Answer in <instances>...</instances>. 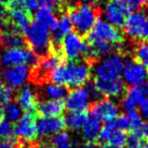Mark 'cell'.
Segmentation results:
<instances>
[{
	"label": "cell",
	"instance_id": "cell-1",
	"mask_svg": "<svg viewBox=\"0 0 148 148\" xmlns=\"http://www.w3.org/2000/svg\"><path fill=\"white\" fill-rule=\"evenodd\" d=\"M91 64L86 60L69 61L56 68L49 78L53 83L76 88L85 85L91 76Z\"/></svg>",
	"mask_w": 148,
	"mask_h": 148
},
{
	"label": "cell",
	"instance_id": "cell-2",
	"mask_svg": "<svg viewBox=\"0 0 148 148\" xmlns=\"http://www.w3.org/2000/svg\"><path fill=\"white\" fill-rule=\"evenodd\" d=\"M99 9L90 4H79L68 10V17L74 32L80 36L87 35L99 18Z\"/></svg>",
	"mask_w": 148,
	"mask_h": 148
},
{
	"label": "cell",
	"instance_id": "cell-3",
	"mask_svg": "<svg viewBox=\"0 0 148 148\" xmlns=\"http://www.w3.org/2000/svg\"><path fill=\"white\" fill-rule=\"evenodd\" d=\"M25 42L29 49L39 57L47 55L52 51V40L50 29L37 21H33L25 33Z\"/></svg>",
	"mask_w": 148,
	"mask_h": 148
},
{
	"label": "cell",
	"instance_id": "cell-4",
	"mask_svg": "<svg viewBox=\"0 0 148 148\" xmlns=\"http://www.w3.org/2000/svg\"><path fill=\"white\" fill-rule=\"evenodd\" d=\"M86 41L88 44L108 43L121 47L124 37L118 27L103 19L99 18L91 31L86 35Z\"/></svg>",
	"mask_w": 148,
	"mask_h": 148
},
{
	"label": "cell",
	"instance_id": "cell-5",
	"mask_svg": "<svg viewBox=\"0 0 148 148\" xmlns=\"http://www.w3.org/2000/svg\"><path fill=\"white\" fill-rule=\"evenodd\" d=\"M124 60L119 54H112L97 60L91 70L95 79H117L122 75Z\"/></svg>",
	"mask_w": 148,
	"mask_h": 148
},
{
	"label": "cell",
	"instance_id": "cell-6",
	"mask_svg": "<svg viewBox=\"0 0 148 148\" xmlns=\"http://www.w3.org/2000/svg\"><path fill=\"white\" fill-rule=\"evenodd\" d=\"M60 50L63 58L68 61H77L81 56L86 57L89 50V44L75 32H70L62 40Z\"/></svg>",
	"mask_w": 148,
	"mask_h": 148
},
{
	"label": "cell",
	"instance_id": "cell-7",
	"mask_svg": "<svg viewBox=\"0 0 148 148\" xmlns=\"http://www.w3.org/2000/svg\"><path fill=\"white\" fill-rule=\"evenodd\" d=\"M125 34L133 41L148 40V15L141 10L131 12L123 25Z\"/></svg>",
	"mask_w": 148,
	"mask_h": 148
},
{
	"label": "cell",
	"instance_id": "cell-8",
	"mask_svg": "<svg viewBox=\"0 0 148 148\" xmlns=\"http://www.w3.org/2000/svg\"><path fill=\"white\" fill-rule=\"evenodd\" d=\"M63 56L61 53L58 52H51L47 55L43 56L40 59L38 65L34 68L33 75L34 80L36 82H40L43 84L44 82H47V79L49 78L50 74L58 68L63 63Z\"/></svg>",
	"mask_w": 148,
	"mask_h": 148
},
{
	"label": "cell",
	"instance_id": "cell-9",
	"mask_svg": "<svg viewBox=\"0 0 148 148\" xmlns=\"http://www.w3.org/2000/svg\"><path fill=\"white\" fill-rule=\"evenodd\" d=\"M122 75L124 82L129 84L131 87L141 86L145 81L148 80V70L134 59L124 61Z\"/></svg>",
	"mask_w": 148,
	"mask_h": 148
},
{
	"label": "cell",
	"instance_id": "cell-10",
	"mask_svg": "<svg viewBox=\"0 0 148 148\" xmlns=\"http://www.w3.org/2000/svg\"><path fill=\"white\" fill-rule=\"evenodd\" d=\"M120 115V107L115 101L111 99H101L95 101L89 108V116L103 121L106 123L112 122Z\"/></svg>",
	"mask_w": 148,
	"mask_h": 148
},
{
	"label": "cell",
	"instance_id": "cell-11",
	"mask_svg": "<svg viewBox=\"0 0 148 148\" xmlns=\"http://www.w3.org/2000/svg\"><path fill=\"white\" fill-rule=\"evenodd\" d=\"M14 135L18 141L23 143L33 142L37 139L38 133L35 113H27L21 117L14 127Z\"/></svg>",
	"mask_w": 148,
	"mask_h": 148
},
{
	"label": "cell",
	"instance_id": "cell-12",
	"mask_svg": "<svg viewBox=\"0 0 148 148\" xmlns=\"http://www.w3.org/2000/svg\"><path fill=\"white\" fill-rule=\"evenodd\" d=\"M29 67L25 64L6 67L2 70V81L11 88H19L23 86L29 77Z\"/></svg>",
	"mask_w": 148,
	"mask_h": 148
},
{
	"label": "cell",
	"instance_id": "cell-13",
	"mask_svg": "<svg viewBox=\"0 0 148 148\" xmlns=\"http://www.w3.org/2000/svg\"><path fill=\"white\" fill-rule=\"evenodd\" d=\"M91 97L85 86L73 88L65 97V109L69 112H85L90 107Z\"/></svg>",
	"mask_w": 148,
	"mask_h": 148
},
{
	"label": "cell",
	"instance_id": "cell-14",
	"mask_svg": "<svg viewBox=\"0 0 148 148\" xmlns=\"http://www.w3.org/2000/svg\"><path fill=\"white\" fill-rule=\"evenodd\" d=\"M127 7L123 0H109L105 5L106 21L116 27H122L128 16Z\"/></svg>",
	"mask_w": 148,
	"mask_h": 148
},
{
	"label": "cell",
	"instance_id": "cell-15",
	"mask_svg": "<svg viewBox=\"0 0 148 148\" xmlns=\"http://www.w3.org/2000/svg\"><path fill=\"white\" fill-rule=\"evenodd\" d=\"M36 127L38 136L45 138L62 132L66 126L61 117H40L36 119Z\"/></svg>",
	"mask_w": 148,
	"mask_h": 148
},
{
	"label": "cell",
	"instance_id": "cell-16",
	"mask_svg": "<svg viewBox=\"0 0 148 148\" xmlns=\"http://www.w3.org/2000/svg\"><path fill=\"white\" fill-rule=\"evenodd\" d=\"M95 85L99 95L107 99H115V97H123L126 91L125 82L122 79H95Z\"/></svg>",
	"mask_w": 148,
	"mask_h": 148
},
{
	"label": "cell",
	"instance_id": "cell-17",
	"mask_svg": "<svg viewBox=\"0 0 148 148\" xmlns=\"http://www.w3.org/2000/svg\"><path fill=\"white\" fill-rule=\"evenodd\" d=\"M99 140L101 143H108L109 145L124 147L127 140V134L122 130L117 129L112 122H109L103 127H101Z\"/></svg>",
	"mask_w": 148,
	"mask_h": 148
},
{
	"label": "cell",
	"instance_id": "cell-18",
	"mask_svg": "<svg viewBox=\"0 0 148 148\" xmlns=\"http://www.w3.org/2000/svg\"><path fill=\"white\" fill-rule=\"evenodd\" d=\"M71 29H72V25L68 15L63 14L59 18H57V23H56L55 27L52 29V34H51L52 51L51 52L61 53V50H60L61 42L64 39V37L71 32Z\"/></svg>",
	"mask_w": 148,
	"mask_h": 148
},
{
	"label": "cell",
	"instance_id": "cell-19",
	"mask_svg": "<svg viewBox=\"0 0 148 148\" xmlns=\"http://www.w3.org/2000/svg\"><path fill=\"white\" fill-rule=\"evenodd\" d=\"M27 55H29V49H23V48L6 49L0 56V64L5 68L21 65V64L27 65Z\"/></svg>",
	"mask_w": 148,
	"mask_h": 148
},
{
	"label": "cell",
	"instance_id": "cell-20",
	"mask_svg": "<svg viewBox=\"0 0 148 148\" xmlns=\"http://www.w3.org/2000/svg\"><path fill=\"white\" fill-rule=\"evenodd\" d=\"M16 103L23 109V111L27 113H35L37 111V106L39 101L35 91L31 86H27V85L21 86L16 95Z\"/></svg>",
	"mask_w": 148,
	"mask_h": 148
},
{
	"label": "cell",
	"instance_id": "cell-21",
	"mask_svg": "<svg viewBox=\"0 0 148 148\" xmlns=\"http://www.w3.org/2000/svg\"><path fill=\"white\" fill-rule=\"evenodd\" d=\"M32 14L27 11L21 9H10L8 12V23H11L12 29L21 33V35H25L32 25Z\"/></svg>",
	"mask_w": 148,
	"mask_h": 148
},
{
	"label": "cell",
	"instance_id": "cell-22",
	"mask_svg": "<svg viewBox=\"0 0 148 148\" xmlns=\"http://www.w3.org/2000/svg\"><path fill=\"white\" fill-rule=\"evenodd\" d=\"M146 97L142 93L140 88L138 87H130L125 91L122 99V107L125 111L133 112L136 109L141 107L142 103L145 101Z\"/></svg>",
	"mask_w": 148,
	"mask_h": 148
},
{
	"label": "cell",
	"instance_id": "cell-23",
	"mask_svg": "<svg viewBox=\"0 0 148 148\" xmlns=\"http://www.w3.org/2000/svg\"><path fill=\"white\" fill-rule=\"evenodd\" d=\"M64 109L65 106L63 101L56 99H43L37 106V111L41 117H60Z\"/></svg>",
	"mask_w": 148,
	"mask_h": 148
},
{
	"label": "cell",
	"instance_id": "cell-24",
	"mask_svg": "<svg viewBox=\"0 0 148 148\" xmlns=\"http://www.w3.org/2000/svg\"><path fill=\"white\" fill-rule=\"evenodd\" d=\"M0 43L6 49L13 48H23L27 44L23 35L16 32L15 29H5L0 34Z\"/></svg>",
	"mask_w": 148,
	"mask_h": 148
},
{
	"label": "cell",
	"instance_id": "cell-25",
	"mask_svg": "<svg viewBox=\"0 0 148 148\" xmlns=\"http://www.w3.org/2000/svg\"><path fill=\"white\" fill-rule=\"evenodd\" d=\"M101 127L103 126H101V122L99 120L95 119L91 116L87 117L86 121H85L84 125L81 129L82 138L88 143L95 142V140L99 139Z\"/></svg>",
	"mask_w": 148,
	"mask_h": 148
},
{
	"label": "cell",
	"instance_id": "cell-26",
	"mask_svg": "<svg viewBox=\"0 0 148 148\" xmlns=\"http://www.w3.org/2000/svg\"><path fill=\"white\" fill-rule=\"evenodd\" d=\"M42 92L47 99L62 101L68 95V89L66 86L56 84L53 82H44L42 87Z\"/></svg>",
	"mask_w": 148,
	"mask_h": 148
},
{
	"label": "cell",
	"instance_id": "cell-27",
	"mask_svg": "<svg viewBox=\"0 0 148 148\" xmlns=\"http://www.w3.org/2000/svg\"><path fill=\"white\" fill-rule=\"evenodd\" d=\"M35 18L37 23L47 27L48 29H52L57 23V17L55 15V11L47 7H41L35 13Z\"/></svg>",
	"mask_w": 148,
	"mask_h": 148
},
{
	"label": "cell",
	"instance_id": "cell-28",
	"mask_svg": "<svg viewBox=\"0 0 148 148\" xmlns=\"http://www.w3.org/2000/svg\"><path fill=\"white\" fill-rule=\"evenodd\" d=\"M87 117L84 112H69L64 118L66 128L71 131H79L82 129Z\"/></svg>",
	"mask_w": 148,
	"mask_h": 148
},
{
	"label": "cell",
	"instance_id": "cell-29",
	"mask_svg": "<svg viewBox=\"0 0 148 148\" xmlns=\"http://www.w3.org/2000/svg\"><path fill=\"white\" fill-rule=\"evenodd\" d=\"M2 116L9 123H17L23 116V111L16 101H9L3 108Z\"/></svg>",
	"mask_w": 148,
	"mask_h": 148
},
{
	"label": "cell",
	"instance_id": "cell-30",
	"mask_svg": "<svg viewBox=\"0 0 148 148\" xmlns=\"http://www.w3.org/2000/svg\"><path fill=\"white\" fill-rule=\"evenodd\" d=\"M8 6L10 9H21L32 14L39 9V0H9Z\"/></svg>",
	"mask_w": 148,
	"mask_h": 148
},
{
	"label": "cell",
	"instance_id": "cell-31",
	"mask_svg": "<svg viewBox=\"0 0 148 148\" xmlns=\"http://www.w3.org/2000/svg\"><path fill=\"white\" fill-rule=\"evenodd\" d=\"M134 60L148 70V42H140L134 48Z\"/></svg>",
	"mask_w": 148,
	"mask_h": 148
},
{
	"label": "cell",
	"instance_id": "cell-32",
	"mask_svg": "<svg viewBox=\"0 0 148 148\" xmlns=\"http://www.w3.org/2000/svg\"><path fill=\"white\" fill-rule=\"evenodd\" d=\"M13 97V90L11 87L7 86L1 79H0V120H2L3 108L7 103L11 101Z\"/></svg>",
	"mask_w": 148,
	"mask_h": 148
},
{
	"label": "cell",
	"instance_id": "cell-33",
	"mask_svg": "<svg viewBox=\"0 0 148 148\" xmlns=\"http://www.w3.org/2000/svg\"><path fill=\"white\" fill-rule=\"evenodd\" d=\"M127 117H128V119H129L130 130L132 131V133L138 134V132L141 129L142 125H143V123H144L143 118H142L141 115H140L139 113H137L136 111L129 112Z\"/></svg>",
	"mask_w": 148,
	"mask_h": 148
},
{
	"label": "cell",
	"instance_id": "cell-34",
	"mask_svg": "<svg viewBox=\"0 0 148 148\" xmlns=\"http://www.w3.org/2000/svg\"><path fill=\"white\" fill-rule=\"evenodd\" d=\"M14 136V128L12 124L6 120H0V140L8 139Z\"/></svg>",
	"mask_w": 148,
	"mask_h": 148
},
{
	"label": "cell",
	"instance_id": "cell-35",
	"mask_svg": "<svg viewBox=\"0 0 148 148\" xmlns=\"http://www.w3.org/2000/svg\"><path fill=\"white\" fill-rule=\"evenodd\" d=\"M125 146L126 148H143L144 140L138 134L132 133L129 136H127Z\"/></svg>",
	"mask_w": 148,
	"mask_h": 148
},
{
	"label": "cell",
	"instance_id": "cell-36",
	"mask_svg": "<svg viewBox=\"0 0 148 148\" xmlns=\"http://www.w3.org/2000/svg\"><path fill=\"white\" fill-rule=\"evenodd\" d=\"M51 145L53 147H57L59 145H62V144L66 143V142H69L70 141V136L67 132L65 131H62L59 132V133L55 134V135L51 136Z\"/></svg>",
	"mask_w": 148,
	"mask_h": 148
},
{
	"label": "cell",
	"instance_id": "cell-37",
	"mask_svg": "<svg viewBox=\"0 0 148 148\" xmlns=\"http://www.w3.org/2000/svg\"><path fill=\"white\" fill-rule=\"evenodd\" d=\"M113 125L115 126L117 129L122 130V131L126 132L130 130V123L129 119L126 115H119L114 121H112Z\"/></svg>",
	"mask_w": 148,
	"mask_h": 148
},
{
	"label": "cell",
	"instance_id": "cell-38",
	"mask_svg": "<svg viewBox=\"0 0 148 148\" xmlns=\"http://www.w3.org/2000/svg\"><path fill=\"white\" fill-rule=\"evenodd\" d=\"M129 12L138 11L147 3V0H123Z\"/></svg>",
	"mask_w": 148,
	"mask_h": 148
},
{
	"label": "cell",
	"instance_id": "cell-39",
	"mask_svg": "<svg viewBox=\"0 0 148 148\" xmlns=\"http://www.w3.org/2000/svg\"><path fill=\"white\" fill-rule=\"evenodd\" d=\"M19 147H21V144H19L18 140L15 139L14 137L0 140V148H19Z\"/></svg>",
	"mask_w": 148,
	"mask_h": 148
},
{
	"label": "cell",
	"instance_id": "cell-40",
	"mask_svg": "<svg viewBox=\"0 0 148 148\" xmlns=\"http://www.w3.org/2000/svg\"><path fill=\"white\" fill-rule=\"evenodd\" d=\"M140 115L148 122V99H145V101L140 107Z\"/></svg>",
	"mask_w": 148,
	"mask_h": 148
},
{
	"label": "cell",
	"instance_id": "cell-41",
	"mask_svg": "<svg viewBox=\"0 0 148 148\" xmlns=\"http://www.w3.org/2000/svg\"><path fill=\"white\" fill-rule=\"evenodd\" d=\"M138 135L142 138V139L148 140V122H144L142 125L141 129L138 132Z\"/></svg>",
	"mask_w": 148,
	"mask_h": 148
},
{
	"label": "cell",
	"instance_id": "cell-42",
	"mask_svg": "<svg viewBox=\"0 0 148 148\" xmlns=\"http://www.w3.org/2000/svg\"><path fill=\"white\" fill-rule=\"evenodd\" d=\"M140 90H141L142 93L145 95V97H148V80L145 81V82H144L143 84L140 86Z\"/></svg>",
	"mask_w": 148,
	"mask_h": 148
},
{
	"label": "cell",
	"instance_id": "cell-43",
	"mask_svg": "<svg viewBox=\"0 0 148 148\" xmlns=\"http://www.w3.org/2000/svg\"><path fill=\"white\" fill-rule=\"evenodd\" d=\"M81 148H101L99 145H97V144H95V142H92V143H85L83 144L82 146H81Z\"/></svg>",
	"mask_w": 148,
	"mask_h": 148
},
{
	"label": "cell",
	"instance_id": "cell-44",
	"mask_svg": "<svg viewBox=\"0 0 148 148\" xmlns=\"http://www.w3.org/2000/svg\"><path fill=\"white\" fill-rule=\"evenodd\" d=\"M56 148H75V147H74L73 143H72L71 141H69V142H66V143L62 144V145L57 146Z\"/></svg>",
	"mask_w": 148,
	"mask_h": 148
},
{
	"label": "cell",
	"instance_id": "cell-45",
	"mask_svg": "<svg viewBox=\"0 0 148 148\" xmlns=\"http://www.w3.org/2000/svg\"><path fill=\"white\" fill-rule=\"evenodd\" d=\"M36 148H54V147L49 143H40L38 144Z\"/></svg>",
	"mask_w": 148,
	"mask_h": 148
},
{
	"label": "cell",
	"instance_id": "cell-46",
	"mask_svg": "<svg viewBox=\"0 0 148 148\" xmlns=\"http://www.w3.org/2000/svg\"><path fill=\"white\" fill-rule=\"evenodd\" d=\"M84 4H90V5H92L93 3H95L97 1H99V0H81Z\"/></svg>",
	"mask_w": 148,
	"mask_h": 148
},
{
	"label": "cell",
	"instance_id": "cell-47",
	"mask_svg": "<svg viewBox=\"0 0 148 148\" xmlns=\"http://www.w3.org/2000/svg\"><path fill=\"white\" fill-rule=\"evenodd\" d=\"M9 3V0H0V5L2 6H7Z\"/></svg>",
	"mask_w": 148,
	"mask_h": 148
},
{
	"label": "cell",
	"instance_id": "cell-48",
	"mask_svg": "<svg viewBox=\"0 0 148 148\" xmlns=\"http://www.w3.org/2000/svg\"><path fill=\"white\" fill-rule=\"evenodd\" d=\"M103 148H123V147H118V146H113V145H109V144H107Z\"/></svg>",
	"mask_w": 148,
	"mask_h": 148
},
{
	"label": "cell",
	"instance_id": "cell-49",
	"mask_svg": "<svg viewBox=\"0 0 148 148\" xmlns=\"http://www.w3.org/2000/svg\"><path fill=\"white\" fill-rule=\"evenodd\" d=\"M77 0H67V2H69V3H71V4H74V3L76 2Z\"/></svg>",
	"mask_w": 148,
	"mask_h": 148
},
{
	"label": "cell",
	"instance_id": "cell-50",
	"mask_svg": "<svg viewBox=\"0 0 148 148\" xmlns=\"http://www.w3.org/2000/svg\"><path fill=\"white\" fill-rule=\"evenodd\" d=\"M146 12H147V15H148V0H147V3H146Z\"/></svg>",
	"mask_w": 148,
	"mask_h": 148
},
{
	"label": "cell",
	"instance_id": "cell-51",
	"mask_svg": "<svg viewBox=\"0 0 148 148\" xmlns=\"http://www.w3.org/2000/svg\"><path fill=\"white\" fill-rule=\"evenodd\" d=\"M143 148H148V144H144Z\"/></svg>",
	"mask_w": 148,
	"mask_h": 148
},
{
	"label": "cell",
	"instance_id": "cell-52",
	"mask_svg": "<svg viewBox=\"0 0 148 148\" xmlns=\"http://www.w3.org/2000/svg\"><path fill=\"white\" fill-rule=\"evenodd\" d=\"M61 1H62V0H61Z\"/></svg>",
	"mask_w": 148,
	"mask_h": 148
}]
</instances>
